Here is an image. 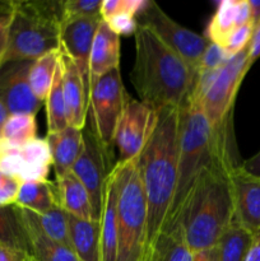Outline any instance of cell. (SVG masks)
<instances>
[{"label": "cell", "instance_id": "obj_1", "mask_svg": "<svg viewBox=\"0 0 260 261\" xmlns=\"http://www.w3.org/2000/svg\"><path fill=\"white\" fill-rule=\"evenodd\" d=\"M181 107L160 111L157 126L139 155V170L147 200V237L143 261L154 260L165 237L177 186Z\"/></svg>", "mask_w": 260, "mask_h": 261}, {"label": "cell", "instance_id": "obj_2", "mask_svg": "<svg viewBox=\"0 0 260 261\" xmlns=\"http://www.w3.org/2000/svg\"><path fill=\"white\" fill-rule=\"evenodd\" d=\"M235 166L229 152L217 154L201 172L186 199L178 223L190 251L216 247L235 222L231 170Z\"/></svg>", "mask_w": 260, "mask_h": 261}, {"label": "cell", "instance_id": "obj_3", "mask_svg": "<svg viewBox=\"0 0 260 261\" xmlns=\"http://www.w3.org/2000/svg\"><path fill=\"white\" fill-rule=\"evenodd\" d=\"M134 38L135 60L130 81L139 101L157 112L183 107L195 82L193 69L147 25L138 24Z\"/></svg>", "mask_w": 260, "mask_h": 261}, {"label": "cell", "instance_id": "obj_4", "mask_svg": "<svg viewBox=\"0 0 260 261\" xmlns=\"http://www.w3.org/2000/svg\"><path fill=\"white\" fill-rule=\"evenodd\" d=\"M221 152H229L228 129H213L199 102L189 97L181 107L177 186L166 234L177 226L181 211L199 176Z\"/></svg>", "mask_w": 260, "mask_h": 261}, {"label": "cell", "instance_id": "obj_5", "mask_svg": "<svg viewBox=\"0 0 260 261\" xmlns=\"http://www.w3.org/2000/svg\"><path fill=\"white\" fill-rule=\"evenodd\" d=\"M13 13L4 64L35 61L60 48L63 2H12Z\"/></svg>", "mask_w": 260, "mask_h": 261}, {"label": "cell", "instance_id": "obj_6", "mask_svg": "<svg viewBox=\"0 0 260 261\" xmlns=\"http://www.w3.org/2000/svg\"><path fill=\"white\" fill-rule=\"evenodd\" d=\"M139 157L116 162L117 189L116 261H143L147 237V200L139 170Z\"/></svg>", "mask_w": 260, "mask_h": 261}, {"label": "cell", "instance_id": "obj_7", "mask_svg": "<svg viewBox=\"0 0 260 261\" xmlns=\"http://www.w3.org/2000/svg\"><path fill=\"white\" fill-rule=\"evenodd\" d=\"M251 65L247 46L217 70L212 84L198 101L209 124L217 132L229 127L237 91Z\"/></svg>", "mask_w": 260, "mask_h": 261}, {"label": "cell", "instance_id": "obj_8", "mask_svg": "<svg viewBox=\"0 0 260 261\" xmlns=\"http://www.w3.org/2000/svg\"><path fill=\"white\" fill-rule=\"evenodd\" d=\"M127 98L129 94L122 83L120 68L97 79L89 89L92 132L109 150L114 145L115 130Z\"/></svg>", "mask_w": 260, "mask_h": 261}, {"label": "cell", "instance_id": "obj_9", "mask_svg": "<svg viewBox=\"0 0 260 261\" xmlns=\"http://www.w3.org/2000/svg\"><path fill=\"white\" fill-rule=\"evenodd\" d=\"M138 18L140 19L139 24H144L150 28L154 35L162 40L163 43H166L171 50L175 51L180 58H183L196 74L199 61L206 46L209 45V41L206 40L205 36L198 35L194 31L173 20L153 0L148 2L144 12Z\"/></svg>", "mask_w": 260, "mask_h": 261}, {"label": "cell", "instance_id": "obj_10", "mask_svg": "<svg viewBox=\"0 0 260 261\" xmlns=\"http://www.w3.org/2000/svg\"><path fill=\"white\" fill-rule=\"evenodd\" d=\"M160 112L129 96L114 135L119 163L138 158L157 126Z\"/></svg>", "mask_w": 260, "mask_h": 261}, {"label": "cell", "instance_id": "obj_11", "mask_svg": "<svg viewBox=\"0 0 260 261\" xmlns=\"http://www.w3.org/2000/svg\"><path fill=\"white\" fill-rule=\"evenodd\" d=\"M53 166L47 140L35 138L22 144L0 139V172L20 182L47 180Z\"/></svg>", "mask_w": 260, "mask_h": 261}, {"label": "cell", "instance_id": "obj_12", "mask_svg": "<svg viewBox=\"0 0 260 261\" xmlns=\"http://www.w3.org/2000/svg\"><path fill=\"white\" fill-rule=\"evenodd\" d=\"M83 142L82 154L74 165L71 172L79 178V181L88 191L93 219L101 221L105 188H106L107 177L112 170L109 168L111 150L102 145L92 130L83 132Z\"/></svg>", "mask_w": 260, "mask_h": 261}, {"label": "cell", "instance_id": "obj_13", "mask_svg": "<svg viewBox=\"0 0 260 261\" xmlns=\"http://www.w3.org/2000/svg\"><path fill=\"white\" fill-rule=\"evenodd\" d=\"M33 61H10L0 68V101L10 115H36L42 107L30 84V70Z\"/></svg>", "mask_w": 260, "mask_h": 261}, {"label": "cell", "instance_id": "obj_14", "mask_svg": "<svg viewBox=\"0 0 260 261\" xmlns=\"http://www.w3.org/2000/svg\"><path fill=\"white\" fill-rule=\"evenodd\" d=\"M101 17L78 18L63 22L60 27V51L74 61L89 93V58Z\"/></svg>", "mask_w": 260, "mask_h": 261}, {"label": "cell", "instance_id": "obj_15", "mask_svg": "<svg viewBox=\"0 0 260 261\" xmlns=\"http://www.w3.org/2000/svg\"><path fill=\"white\" fill-rule=\"evenodd\" d=\"M235 222L251 234L260 232V177L246 172L241 165L231 170Z\"/></svg>", "mask_w": 260, "mask_h": 261}, {"label": "cell", "instance_id": "obj_16", "mask_svg": "<svg viewBox=\"0 0 260 261\" xmlns=\"http://www.w3.org/2000/svg\"><path fill=\"white\" fill-rule=\"evenodd\" d=\"M60 65L61 73H63V91L69 125L83 130L87 121L89 93L74 61L61 51Z\"/></svg>", "mask_w": 260, "mask_h": 261}, {"label": "cell", "instance_id": "obj_17", "mask_svg": "<svg viewBox=\"0 0 260 261\" xmlns=\"http://www.w3.org/2000/svg\"><path fill=\"white\" fill-rule=\"evenodd\" d=\"M249 23H252L249 0H222L206 25L205 38L223 47L235 30Z\"/></svg>", "mask_w": 260, "mask_h": 261}, {"label": "cell", "instance_id": "obj_18", "mask_svg": "<svg viewBox=\"0 0 260 261\" xmlns=\"http://www.w3.org/2000/svg\"><path fill=\"white\" fill-rule=\"evenodd\" d=\"M119 68L120 36L102 20L94 35L89 58V86L105 74Z\"/></svg>", "mask_w": 260, "mask_h": 261}, {"label": "cell", "instance_id": "obj_19", "mask_svg": "<svg viewBox=\"0 0 260 261\" xmlns=\"http://www.w3.org/2000/svg\"><path fill=\"white\" fill-rule=\"evenodd\" d=\"M18 214L22 219L27 234L30 252L36 261H79L69 247L51 240L40 228L32 212L18 208Z\"/></svg>", "mask_w": 260, "mask_h": 261}, {"label": "cell", "instance_id": "obj_20", "mask_svg": "<svg viewBox=\"0 0 260 261\" xmlns=\"http://www.w3.org/2000/svg\"><path fill=\"white\" fill-rule=\"evenodd\" d=\"M50 147L53 167L56 180L71 172L74 165L83 150V130L69 125L61 132L47 134L46 138Z\"/></svg>", "mask_w": 260, "mask_h": 261}, {"label": "cell", "instance_id": "obj_21", "mask_svg": "<svg viewBox=\"0 0 260 261\" xmlns=\"http://www.w3.org/2000/svg\"><path fill=\"white\" fill-rule=\"evenodd\" d=\"M68 214V213H66ZM70 247L79 261H102L101 221L68 214Z\"/></svg>", "mask_w": 260, "mask_h": 261}, {"label": "cell", "instance_id": "obj_22", "mask_svg": "<svg viewBox=\"0 0 260 261\" xmlns=\"http://www.w3.org/2000/svg\"><path fill=\"white\" fill-rule=\"evenodd\" d=\"M147 5V0H103L101 18L116 35H134L139 24L137 18Z\"/></svg>", "mask_w": 260, "mask_h": 261}, {"label": "cell", "instance_id": "obj_23", "mask_svg": "<svg viewBox=\"0 0 260 261\" xmlns=\"http://www.w3.org/2000/svg\"><path fill=\"white\" fill-rule=\"evenodd\" d=\"M117 189L114 167L105 188L103 208L101 216L102 261H116L117 256Z\"/></svg>", "mask_w": 260, "mask_h": 261}, {"label": "cell", "instance_id": "obj_24", "mask_svg": "<svg viewBox=\"0 0 260 261\" xmlns=\"http://www.w3.org/2000/svg\"><path fill=\"white\" fill-rule=\"evenodd\" d=\"M56 191L59 205L65 213L81 219H93L88 191L73 172L56 180Z\"/></svg>", "mask_w": 260, "mask_h": 261}, {"label": "cell", "instance_id": "obj_25", "mask_svg": "<svg viewBox=\"0 0 260 261\" xmlns=\"http://www.w3.org/2000/svg\"><path fill=\"white\" fill-rule=\"evenodd\" d=\"M59 205L56 186L48 180L20 184L15 206L35 214H43Z\"/></svg>", "mask_w": 260, "mask_h": 261}, {"label": "cell", "instance_id": "obj_26", "mask_svg": "<svg viewBox=\"0 0 260 261\" xmlns=\"http://www.w3.org/2000/svg\"><path fill=\"white\" fill-rule=\"evenodd\" d=\"M46 105V117H47V134H55L69 126L68 114H66L65 99L63 91V73H61L60 58L56 68L54 83L50 89Z\"/></svg>", "mask_w": 260, "mask_h": 261}, {"label": "cell", "instance_id": "obj_27", "mask_svg": "<svg viewBox=\"0 0 260 261\" xmlns=\"http://www.w3.org/2000/svg\"><path fill=\"white\" fill-rule=\"evenodd\" d=\"M59 58H60V48L46 55L41 56L35 60L31 65L30 70V84L33 94L45 103L50 89L54 83L56 68H58Z\"/></svg>", "mask_w": 260, "mask_h": 261}, {"label": "cell", "instance_id": "obj_28", "mask_svg": "<svg viewBox=\"0 0 260 261\" xmlns=\"http://www.w3.org/2000/svg\"><path fill=\"white\" fill-rule=\"evenodd\" d=\"M252 236L254 234L233 222L217 245L219 261H245L252 242Z\"/></svg>", "mask_w": 260, "mask_h": 261}, {"label": "cell", "instance_id": "obj_29", "mask_svg": "<svg viewBox=\"0 0 260 261\" xmlns=\"http://www.w3.org/2000/svg\"><path fill=\"white\" fill-rule=\"evenodd\" d=\"M0 245H8L30 252L27 234L15 205L0 208Z\"/></svg>", "mask_w": 260, "mask_h": 261}, {"label": "cell", "instance_id": "obj_30", "mask_svg": "<svg viewBox=\"0 0 260 261\" xmlns=\"http://www.w3.org/2000/svg\"><path fill=\"white\" fill-rule=\"evenodd\" d=\"M36 222L38 223L40 228L47 234L51 240L56 241L58 244L64 246L70 247V237H69V224L68 214L60 208V205L55 206L50 212L43 214H35ZM73 251V250H71Z\"/></svg>", "mask_w": 260, "mask_h": 261}, {"label": "cell", "instance_id": "obj_31", "mask_svg": "<svg viewBox=\"0 0 260 261\" xmlns=\"http://www.w3.org/2000/svg\"><path fill=\"white\" fill-rule=\"evenodd\" d=\"M37 125H36V115L30 114H14L10 115L3 129L2 139L14 144L30 142L37 138Z\"/></svg>", "mask_w": 260, "mask_h": 261}, {"label": "cell", "instance_id": "obj_32", "mask_svg": "<svg viewBox=\"0 0 260 261\" xmlns=\"http://www.w3.org/2000/svg\"><path fill=\"white\" fill-rule=\"evenodd\" d=\"M101 7L102 2L99 0H65L63 2V22L101 17Z\"/></svg>", "mask_w": 260, "mask_h": 261}, {"label": "cell", "instance_id": "obj_33", "mask_svg": "<svg viewBox=\"0 0 260 261\" xmlns=\"http://www.w3.org/2000/svg\"><path fill=\"white\" fill-rule=\"evenodd\" d=\"M229 59L231 58H229L228 54L226 53L223 47H221L217 43L209 42L203 56H201L200 61H199V68L196 73H199V71L217 70L221 66H223Z\"/></svg>", "mask_w": 260, "mask_h": 261}, {"label": "cell", "instance_id": "obj_34", "mask_svg": "<svg viewBox=\"0 0 260 261\" xmlns=\"http://www.w3.org/2000/svg\"><path fill=\"white\" fill-rule=\"evenodd\" d=\"M252 32H254V24L252 23L241 25V27L233 31V33L227 38L226 43L223 46V48L228 54L229 58L237 55V54L241 53L242 50H245L249 46L252 37Z\"/></svg>", "mask_w": 260, "mask_h": 261}, {"label": "cell", "instance_id": "obj_35", "mask_svg": "<svg viewBox=\"0 0 260 261\" xmlns=\"http://www.w3.org/2000/svg\"><path fill=\"white\" fill-rule=\"evenodd\" d=\"M12 2H0V58L4 59L8 47L9 28L12 22Z\"/></svg>", "mask_w": 260, "mask_h": 261}, {"label": "cell", "instance_id": "obj_36", "mask_svg": "<svg viewBox=\"0 0 260 261\" xmlns=\"http://www.w3.org/2000/svg\"><path fill=\"white\" fill-rule=\"evenodd\" d=\"M0 261H36L28 251L17 247L0 245Z\"/></svg>", "mask_w": 260, "mask_h": 261}, {"label": "cell", "instance_id": "obj_37", "mask_svg": "<svg viewBox=\"0 0 260 261\" xmlns=\"http://www.w3.org/2000/svg\"><path fill=\"white\" fill-rule=\"evenodd\" d=\"M260 58V24L254 28L251 41L249 43V60L250 63L254 64L256 59Z\"/></svg>", "mask_w": 260, "mask_h": 261}, {"label": "cell", "instance_id": "obj_38", "mask_svg": "<svg viewBox=\"0 0 260 261\" xmlns=\"http://www.w3.org/2000/svg\"><path fill=\"white\" fill-rule=\"evenodd\" d=\"M241 167L244 168L246 172L260 177V150L256 153V154L252 155L251 158L244 161V162L241 163Z\"/></svg>", "mask_w": 260, "mask_h": 261}, {"label": "cell", "instance_id": "obj_39", "mask_svg": "<svg viewBox=\"0 0 260 261\" xmlns=\"http://www.w3.org/2000/svg\"><path fill=\"white\" fill-rule=\"evenodd\" d=\"M245 261H260V232L252 236V242Z\"/></svg>", "mask_w": 260, "mask_h": 261}, {"label": "cell", "instance_id": "obj_40", "mask_svg": "<svg viewBox=\"0 0 260 261\" xmlns=\"http://www.w3.org/2000/svg\"><path fill=\"white\" fill-rule=\"evenodd\" d=\"M193 261H219L218 259V247H212L208 250L194 252Z\"/></svg>", "mask_w": 260, "mask_h": 261}, {"label": "cell", "instance_id": "obj_41", "mask_svg": "<svg viewBox=\"0 0 260 261\" xmlns=\"http://www.w3.org/2000/svg\"><path fill=\"white\" fill-rule=\"evenodd\" d=\"M250 9H251V20L254 28L260 23V0H249Z\"/></svg>", "mask_w": 260, "mask_h": 261}, {"label": "cell", "instance_id": "obj_42", "mask_svg": "<svg viewBox=\"0 0 260 261\" xmlns=\"http://www.w3.org/2000/svg\"><path fill=\"white\" fill-rule=\"evenodd\" d=\"M10 114L8 111L7 107L4 106L2 101H0V139H2V135H3V129H4L5 124H7L8 119H9Z\"/></svg>", "mask_w": 260, "mask_h": 261}, {"label": "cell", "instance_id": "obj_43", "mask_svg": "<svg viewBox=\"0 0 260 261\" xmlns=\"http://www.w3.org/2000/svg\"><path fill=\"white\" fill-rule=\"evenodd\" d=\"M8 178H9V176H7V175H4L3 172H0V188H2L5 182H7Z\"/></svg>", "mask_w": 260, "mask_h": 261}, {"label": "cell", "instance_id": "obj_44", "mask_svg": "<svg viewBox=\"0 0 260 261\" xmlns=\"http://www.w3.org/2000/svg\"><path fill=\"white\" fill-rule=\"evenodd\" d=\"M3 64H4V59L3 58H0V68H2V65Z\"/></svg>", "mask_w": 260, "mask_h": 261}, {"label": "cell", "instance_id": "obj_45", "mask_svg": "<svg viewBox=\"0 0 260 261\" xmlns=\"http://www.w3.org/2000/svg\"><path fill=\"white\" fill-rule=\"evenodd\" d=\"M259 24H260V23H259Z\"/></svg>", "mask_w": 260, "mask_h": 261}]
</instances>
